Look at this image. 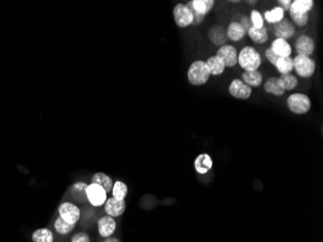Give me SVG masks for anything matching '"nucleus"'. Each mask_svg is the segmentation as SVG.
<instances>
[{
    "instance_id": "nucleus-1",
    "label": "nucleus",
    "mask_w": 323,
    "mask_h": 242,
    "mask_svg": "<svg viewBox=\"0 0 323 242\" xmlns=\"http://www.w3.org/2000/svg\"><path fill=\"white\" fill-rule=\"evenodd\" d=\"M211 77L209 68L204 60H195L191 63L188 72V81L194 86H201L207 83Z\"/></svg>"
},
{
    "instance_id": "nucleus-2",
    "label": "nucleus",
    "mask_w": 323,
    "mask_h": 242,
    "mask_svg": "<svg viewBox=\"0 0 323 242\" xmlns=\"http://www.w3.org/2000/svg\"><path fill=\"white\" fill-rule=\"evenodd\" d=\"M237 64L244 71L258 70L262 64L260 54L251 46H245L238 53Z\"/></svg>"
},
{
    "instance_id": "nucleus-3",
    "label": "nucleus",
    "mask_w": 323,
    "mask_h": 242,
    "mask_svg": "<svg viewBox=\"0 0 323 242\" xmlns=\"http://www.w3.org/2000/svg\"><path fill=\"white\" fill-rule=\"evenodd\" d=\"M287 107L292 113L302 115L311 111L312 101L305 93H293L287 97Z\"/></svg>"
},
{
    "instance_id": "nucleus-4",
    "label": "nucleus",
    "mask_w": 323,
    "mask_h": 242,
    "mask_svg": "<svg viewBox=\"0 0 323 242\" xmlns=\"http://www.w3.org/2000/svg\"><path fill=\"white\" fill-rule=\"evenodd\" d=\"M293 70H295L297 76L303 79H310L317 70L316 60L309 56H296L293 58Z\"/></svg>"
},
{
    "instance_id": "nucleus-5",
    "label": "nucleus",
    "mask_w": 323,
    "mask_h": 242,
    "mask_svg": "<svg viewBox=\"0 0 323 242\" xmlns=\"http://www.w3.org/2000/svg\"><path fill=\"white\" fill-rule=\"evenodd\" d=\"M173 19L176 25L180 28H186L193 25L194 22L193 13L185 3H178L174 6Z\"/></svg>"
},
{
    "instance_id": "nucleus-6",
    "label": "nucleus",
    "mask_w": 323,
    "mask_h": 242,
    "mask_svg": "<svg viewBox=\"0 0 323 242\" xmlns=\"http://www.w3.org/2000/svg\"><path fill=\"white\" fill-rule=\"evenodd\" d=\"M216 56L224 62L226 68H233L237 65L238 51L230 44H226L217 50Z\"/></svg>"
},
{
    "instance_id": "nucleus-7",
    "label": "nucleus",
    "mask_w": 323,
    "mask_h": 242,
    "mask_svg": "<svg viewBox=\"0 0 323 242\" xmlns=\"http://www.w3.org/2000/svg\"><path fill=\"white\" fill-rule=\"evenodd\" d=\"M58 213L61 219L72 225H76L81 218V210L78 205L68 202L59 205Z\"/></svg>"
},
{
    "instance_id": "nucleus-8",
    "label": "nucleus",
    "mask_w": 323,
    "mask_h": 242,
    "mask_svg": "<svg viewBox=\"0 0 323 242\" xmlns=\"http://www.w3.org/2000/svg\"><path fill=\"white\" fill-rule=\"evenodd\" d=\"M295 51L297 56L311 57L316 51L315 39L307 34L300 35L295 41Z\"/></svg>"
},
{
    "instance_id": "nucleus-9",
    "label": "nucleus",
    "mask_w": 323,
    "mask_h": 242,
    "mask_svg": "<svg viewBox=\"0 0 323 242\" xmlns=\"http://www.w3.org/2000/svg\"><path fill=\"white\" fill-rule=\"evenodd\" d=\"M272 29L276 38H281L287 41L288 39H291L296 32L295 25L291 22L290 19L286 18L283 19L281 21L273 24Z\"/></svg>"
},
{
    "instance_id": "nucleus-10",
    "label": "nucleus",
    "mask_w": 323,
    "mask_h": 242,
    "mask_svg": "<svg viewBox=\"0 0 323 242\" xmlns=\"http://www.w3.org/2000/svg\"><path fill=\"white\" fill-rule=\"evenodd\" d=\"M228 89L230 95L238 100H248L252 93V88L247 85L241 79H233Z\"/></svg>"
},
{
    "instance_id": "nucleus-11",
    "label": "nucleus",
    "mask_w": 323,
    "mask_h": 242,
    "mask_svg": "<svg viewBox=\"0 0 323 242\" xmlns=\"http://www.w3.org/2000/svg\"><path fill=\"white\" fill-rule=\"evenodd\" d=\"M107 192L98 184L91 183L86 188L87 200L93 206H102L107 202Z\"/></svg>"
},
{
    "instance_id": "nucleus-12",
    "label": "nucleus",
    "mask_w": 323,
    "mask_h": 242,
    "mask_svg": "<svg viewBox=\"0 0 323 242\" xmlns=\"http://www.w3.org/2000/svg\"><path fill=\"white\" fill-rule=\"evenodd\" d=\"M126 210V203L125 200L119 201L112 198H109L105 203V211L108 216H110L112 218L119 217L122 214H124Z\"/></svg>"
},
{
    "instance_id": "nucleus-13",
    "label": "nucleus",
    "mask_w": 323,
    "mask_h": 242,
    "mask_svg": "<svg viewBox=\"0 0 323 242\" xmlns=\"http://www.w3.org/2000/svg\"><path fill=\"white\" fill-rule=\"evenodd\" d=\"M207 37L209 41L219 48L226 45L228 42V36L226 32V28L222 25H214L212 26L207 33Z\"/></svg>"
},
{
    "instance_id": "nucleus-14",
    "label": "nucleus",
    "mask_w": 323,
    "mask_h": 242,
    "mask_svg": "<svg viewBox=\"0 0 323 242\" xmlns=\"http://www.w3.org/2000/svg\"><path fill=\"white\" fill-rule=\"evenodd\" d=\"M186 5L195 13L205 17L215 6L214 0H191Z\"/></svg>"
},
{
    "instance_id": "nucleus-15",
    "label": "nucleus",
    "mask_w": 323,
    "mask_h": 242,
    "mask_svg": "<svg viewBox=\"0 0 323 242\" xmlns=\"http://www.w3.org/2000/svg\"><path fill=\"white\" fill-rule=\"evenodd\" d=\"M116 222L110 216H103L98 220V232L103 238H109L115 232Z\"/></svg>"
},
{
    "instance_id": "nucleus-16",
    "label": "nucleus",
    "mask_w": 323,
    "mask_h": 242,
    "mask_svg": "<svg viewBox=\"0 0 323 242\" xmlns=\"http://www.w3.org/2000/svg\"><path fill=\"white\" fill-rule=\"evenodd\" d=\"M270 49L279 57H289L292 55L291 45L287 40L281 38H276L273 40Z\"/></svg>"
},
{
    "instance_id": "nucleus-17",
    "label": "nucleus",
    "mask_w": 323,
    "mask_h": 242,
    "mask_svg": "<svg viewBox=\"0 0 323 242\" xmlns=\"http://www.w3.org/2000/svg\"><path fill=\"white\" fill-rule=\"evenodd\" d=\"M194 167L197 173L204 175L212 169L213 160L209 154L201 153L198 156H197V158L195 159Z\"/></svg>"
},
{
    "instance_id": "nucleus-18",
    "label": "nucleus",
    "mask_w": 323,
    "mask_h": 242,
    "mask_svg": "<svg viewBox=\"0 0 323 242\" xmlns=\"http://www.w3.org/2000/svg\"><path fill=\"white\" fill-rule=\"evenodd\" d=\"M226 32H227V36H228V39L233 41V42H239L244 39V37L247 35L244 28L242 27V25L237 21V20H233L232 21L227 29H226Z\"/></svg>"
},
{
    "instance_id": "nucleus-19",
    "label": "nucleus",
    "mask_w": 323,
    "mask_h": 242,
    "mask_svg": "<svg viewBox=\"0 0 323 242\" xmlns=\"http://www.w3.org/2000/svg\"><path fill=\"white\" fill-rule=\"evenodd\" d=\"M263 89L266 93L271 94L275 97H281L286 93L285 89L283 88V86L280 83L279 78H277V77L268 78L263 83Z\"/></svg>"
},
{
    "instance_id": "nucleus-20",
    "label": "nucleus",
    "mask_w": 323,
    "mask_h": 242,
    "mask_svg": "<svg viewBox=\"0 0 323 242\" xmlns=\"http://www.w3.org/2000/svg\"><path fill=\"white\" fill-rule=\"evenodd\" d=\"M87 184L85 182H76L74 183L71 188H70V195L71 198L80 204H85L88 200H87V195H86V188H87Z\"/></svg>"
},
{
    "instance_id": "nucleus-21",
    "label": "nucleus",
    "mask_w": 323,
    "mask_h": 242,
    "mask_svg": "<svg viewBox=\"0 0 323 242\" xmlns=\"http://www.w3.org/2000/svg\"><path fill=\"white\" fill-rule=\"evenodd\" d=\"M247 35L254 44L257 45H263L269 40V33L265 26L261 28H255L251 26Z\"/></svg>"
},
{
    "instance_id": "nucleus-22",
    "label": "nucleus",
    "mask_w": 323,
    "mask_h": 242,
    "mask_svg": "<svg viewBox=\"0 0 323 242\" xmlns=\"http://www.w3.org/2000/svg\"><path fill=\"white\" fill-rule=\"evenodd\" d=\"M242 80L250 87H259L263 83V75L259 70L244 71L241 75Z\"/></svg>"
},
{
    "instance_id": "nucleus-23",
    "label": "nucleus",
    "mask_w": 323,
    "mask_h": 242,
    "mask_svg": "<svg viewBox=\"0 0 323 242\" xmlns=\"http://www.w3.org/2000/svg\"><path fill=\"white\" fill-rule=\"evenodd\" d=\"M205 62L209 68L211 76H213V77L221 76L226 70V66H225L224 62L216 55L209 56L205 60Z\"/></svg>"
},
{
    "instance_id": "nucleus-24",
    "label": "nucleus",
    "mask_w": 323,
    "mask_h": 242,
    "mask_svg": "<svg viewBox=\"0 0 323 242\" xmlns=\"http://www.w3.org/2000/svg\"><path fill=\"white\" fill-rule=\"evenodd\" d=\"M285 14H286L285 11L281 7L275 6L272 9L266 10L264 12L263 19H264V21L266 20L269 24L273 25V24L281 21L283 19H285Z\"/></svg>"
},
{
    "instance_id": "nucleus-25",
    "label": "nucleus",
    "mask_w": 323,
    "mask_h": 242,
    "mask_svg": "<svg viewBox=\"0 0 323 242\" xmlns=\"http://www.w3.org/2000/svg\"><path fill=\"white\" fill-rule=\"evenodd\" d=\"M315 6L314 0H294L292 1L290 10L288 12L301 13V14H310Z\"/></svg>"
},
{
    "instance_id": "nucleus-26",
    "label": "nucleus",
    "mask_w": 323,
    "mask_h": 242,
    "mask_svg": "<svg viewBox=\"0 0 323 242\" xmlns=\"http://www.w3.org/2000/svg\"><path fill=\"white\" fill-rule=\"evenodd\" d=\"M92 183L98 184L107 193L111 191V189L113 187V180L111 179L110 176H108V174H106L104 172H96L92 176Z\"/></svg>"
},
{
    "instance_id": "nucleus-27",
    "label": "nucleus",
    "mask_w": 323,
    "mask_h": 242,
    "mask_svg": "<svg viewBox=\"0 0 323 242\" xmlns=\"http://www.w3.org/2000/svg\"><path fill=\"white\" fill-rule=\"evenodd\" d=\"M275 68L281 75L291 74L293 71V58L291 56L279 57L275 64Z\"/></svg>"
},
{
    "instance_id": "nucleus-28",
    "label": "nucleus",
    "mask_w": 323,
    "mask_h": 242,
    "mask_svg": "<svg viewBox=\"0 0 323 242\" xmlns=\"http://www.w3.org/2000/svg\"><path fill=\"white\" fill-rule=\"evenodd\" d=\"M279 81L281 85L283 86V88L285 89V91H290L295 89L298 84H299V81L297 79V77L293 74H287V75H281L279 78Z\"/></svg>"
},
{
    "instance_id": "nucleus-29",
    "label": "nucleus",
    "mask_w": 323,
    "mask_h": 242,
    "mask_svg": "<svg viewBox=\"0 0 323 242\" xmlns=\"http://www.w3.org/2000/svg\"><path fill=\"white\" fill-rule=\"evenodd\" d=\"M33 242H54V235L51 230L47 228H42L36 230L32 234Z\"/></svg>"
},
{
    "instance_id": "nucleus-30",
    "label": "nucleus",
    "mask_w": 323,
    "mask_h": 242,
    "mask_svg": "<svg viewBox=\"0 0 323 242\" xmlns=\"http://www.w3.org/2000/svg\"><path fill=\"white\" fill-rule=\"evenodd\" d=\"M111 190H112L113 198L116 200H119V201L125 200V198L128 194V186L123 181H120V180L113 183V187Z\"/></svg>"
},
{
    "instance_id": "nucleus-31",
    "label": "nucleus",
    "mask_w": 323,
    "mask_h": 242,
    "mask_svg": "<svg viewBox=\"0 0 323 242\" xmlns=\"http://www.w3.org/2000/svg\"><path fill=\"white\" fill-rule=\"evenodd\" d=\"M289 17L291 19V22L298 27H305L310 20V14H301V13H293L288 12Z\"/></svg>"
},
{
    "instance_id": "nucleus-32",
    "label": "nucleus",
    "mask_w": 323,
    "mask_h": 242,
    "mask_svg": "<svg viewBox=\"0 0 323 242\" xmlns=\"http://www.w3.org/2000/svg\"><path fill=\"white\" fill-rule=\"evenodd\" d=\"M54 229L60 235H68L75 229V225L69 224L60 217H58L54 222Z\"/></svg>"
},
{
    "instance_id": "nucleus-33",
    "label": "nucleus",
    "mask_w": 323,
    "mask_h": 242,
    "mask_svg": "<svg viewBox=\"0 0 323 242\" xmlns=\"http://www.w3.org/2000/svg\"><path fill=\"white\" fill-rule=\"evenodd\" d=\"M250 20L251 22V26L255 27V28H261L264 26V19L262 14L258 11V10H251V15H250Z\"/></svg>"
},
{
    "instance_id": "nucleus-34",
    "label": "nucleus",
    "mask_w": 323,
    "mask_h": 242,
    "mask_svg": "<svg viewBox=\"0 0 323 242\" xmlns=\"http://www.w3.org/2000/svg\"><path fill=\"white\" fill-rule=\"evenodd\" d=\"M265 57H266V59L268 60V62H269L271 65H273V66H275V64H276V62H277V60H278V58H279V56H276V55L274 54V52H273L270 48L266 49V51H265Z\"/></svg>"
},
{
    "instance_id": "nucleus-35",
    "label": "nucleus",
    "mask_w": 323,
    "mask_h": 242,
    "mask_svg": "<svg viewBox=\"0 0 323 242\" xmlns=\"http://www.w3.org/2000/svg\"><path fill=\"white\" fill-rule=\"evenodd\" d=\"M238 22L242 25V27L244 28L246 34H248L250 28L251 27V20H250V18H249L247 15H242V16L240 17V19L238 20Z\"/></svg>"
},
{
    "instance_id": "nucleus-36",
    "label": "nucleus",
    "mask_w": 323,
    "mask_h": 242,
    "mask_svg": "<svg viewBox=\"0 0 323 242\" xmlns=\"http://www.w3.org/2000/svg\"><path fill=\"white\" fill-rule=\"evenodd\" d=\"M71 242H90V238L85 233H79L72 238Z\"/></svg>"
},
{
    "instance_id": "nucleus-37",
    "label": "nucleus",
    "mask_w": 323,
    "mask_h": 242,
    "mask_svg": "<svg viewBox=\"0 0 323 242\" xmlns=\"http://www.w3.org/2000/svg\"><path fill=\"white\" fill-rule=\"evenodd\" d=\"M291 4H292V0H279L278 1V6L281 7L285 11V13L288 12L290 10Z\"/></svg>"
},
{
    "instance_id": "nucleus-38",
    "label": "nucleus",
    "mask_w": 323,
    "mask_h": 242,
    "mask_svg": "<svg viewBox=\"0 0 323 242\" xmlns=\"http://www.w3.org/2000/svg\"><path fill=\"white\" fill-rule=\"evenodd\" d=\"M104 242H121L118 239H115V238H107V240Z\"/></svg>"
}]
</instances>
